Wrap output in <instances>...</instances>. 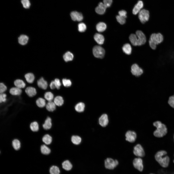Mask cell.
<instances>
[{
  "label": "cell",
  "instance_id": "1",
  "mask_svg": "<svg viewBox=\"0 0 174 174\" xmlns=\"http://www.w3.org/2000/svg\"><path fill=\"white\" fill-rule=\"evenodd\" d=\"M129 39L132 44L134 46L142 45L145 44L146 41L145 35L142 31L140 30L137 31L136 34H131Z\"/></svg>",
  "mask_w": 174,
  "mask_h": 174
},
{
  "label": "cell",
  "instance_id": "2",
  "mask_svg": "<svg viewBox=\"0 0 174 174\" xmlns=\"http://www.w3.org/2000/svg\"><path fill=\"white\" fill-rule=\"evenodd\" d=\"M164 37L160 33H154L150 36L148 44L152 50H155L157 45L161 44L163 41Z\"/></svg>",
  "mask_w": 174,
  "mask_h": 174
},
{
  "label": "cell",
  "instance_id": "3",
  "mask_svg": "<svg viewBox=\"0 0 174 174\" xmlns=\"http://www.w3.org/2000/svg\"><path fill=\"white\" fill-rule=\"evenodd\" d=\"M167 154L166 151L161 150L157 152L155 156L156 160L161 166L164 168L167 167L170 162V158Z\"/></svg>",
  "mask_w": 174,
  "mask_h": 174
},
{
  "label": "cell",
  "instance_id": "4",
  "mask_svg": "<svg viewBox=\"0 0 174 174\" xmlns=\"http://www.w3.org/2000/svg\"><path fill=\"white\" fill-rule=\"evenodd\" d=\"M156 128V129L153 132L154 135L156 137H162L167 133V128L164 124L162 123L161 125Z\"/></svg>",
  "mask_w": 174,
  "mask_h": 174
},
{
  "label": "cell",
  "instance_id": "5",
  "mask_svg": "<svg viewBox=\"0 0 174 174\" xmlns=\"http://www.w3.org/2000/svg\"><path fill=\"white\" fill-rule=\"evenodd\" d=\"M150 17L149 11L145 9H142L138 13V18L141 22L143 24L148 22L149 19Z\"/></svg>",
  "mask_w": 174,
  "mask_h": 174
},
{
  "label": "cell",
  "instance_id": "6",
  "mask_svg": "<svg viewBox=\"0 0 174 174\" xmlns=\"http://www.w3.org/2000/svg\"><path fill=\"white\" fill-rule=\"evenodd\" d=\"M118 161L111 158H107L105 160L104 165L106 168L112 170L115 168L118 164Z\"/></svg>",
  "mask_w": 174,
  "mask_h": 174
},
{
  "label": "cell",
  "instance_id": "7",
  "mask_svg": "<svg viewBox=\"0 0 174 174\" xmlns=\"http://www.w3.org/2000/svg\"><path fill=\"white\" fill-rule=\"evenodd\" d=\"M93 52L94 56L97 58H102L104 56L105 51L102 47L96 45L93 48Z\"/></svg>",
  "mask_w": 174,
  "mask_h": 174
},
{
  "label": "cell",
  "instance_id": "8",
  "mask_svg": "<svg viewBox=\"0 0 174 174\" xmlns=\"http://www.w3.org/2000/svg\"><path fill=\"white\" fill-rule=\"evenodd\" d=\"M133 153L134 155L139 157H143L145 155V152L142 145L138 144L134 147Z\"/></svg>",
  "mask_w": 174,
  "mask_h": 174
},
{
  "label": "cell",
  "instance_id": "9",
  "mask_svg": "<svg viewBox=\"0 0 174 174\" xmlns=\"http://www.w3.org/2000/svg\"><path fill=\"white\" fill-rule=\"evenodd\" d=\"M134 167L139 171H143L144 168L143 162L142 159L140 157L135 158L133 162Z\"/></svg>",
  "mask_w": 174,
  "mask_h": 174
},
{
  "label": "cell",
  "instance_id": "10",
  "mask_svg": "<svg viewBox=\"0 0 174 174\" xmlns=\"http://www.w3.org/2000/svg\"><path fill=\"white\" fill-rule=\"evenodd\" d=\"M131 72L132 74L136 76H139L143 73V69L136 64H133L131 67Z\"/></svg>",
  "mask_w": 174,
  "mask_h": 174
},
{
  "label": "cell",
  "instance_id": "11",
  "mask_svg": "<svg viewBox=\"0 0 174 174\" xmlns=\"http://www.w3.org/2000/svg\"><path fill=\"white\" fill-rule=\"evenodd\" d=\"M125 136L126 141L130 143H133L135 141L137 136L134 131L129 130L126 132Z\"/></svg>",
  "mask_w": 174,
  "mask_h": 174
},
{
  "label": "cell",
  "instance_id": "12",
  "mask_svg": "<svg viewBox=\"0 0 174 174\" xmlns=\"http://www.w3.org/2000/svg\"><path fill=\"white\" fill-rule=\"evenodd\" d=\"M70 16L72 19L74 21L80 22L82 21L83 19L82 14L77 11L72 12L70 14Z\"/></svg>",
  "mask_w": 174,
  "mask_h": 174
},
{
  "label": "cell",
  "instance_id": "13",
  "mask_svg": "<svg viewBox=\"0 0 174 174\" xmlns=\"http://www.w3.org/2000/svg\"><path fill=\"white\" fill-rule=\"evenodd\" d=\"M109 122L108 116L106 114H102L99 119V123L102 127L106 126L108 124Z\"/></svg>",
  "mask_w": 174,
  "mask_h": 174
},
{
  "label": "cell",
  "instance_id": "14",
  "mask_svg": "<svg viewBox=\"0 0 174 174\" xmlns=\"http://www.w3.org/2000/svg\"><path fill=\"white\" fill-rule=\"evenodd\" d=\"M144 4L141 0L138 1L135 5L133 10L132 13L134 15H136L139 13L143 7Z\"/></svg>",
  "mask_w": 174,
  "mask_h": 174
},
{
  "label": "cell",
  "instance_id": "15",
  "mask_svg": "<svg viewBox=\"0 0 174 174\" xmlns=\"http://www.w3.org/2000/svg\"><path fill=\"white\" fill-rule=\"evenodd\" d=\"M107 7L103 3L100 2L98 6L95 8L96 12L99 14H103L105 12Z\"/></svg>",
  "mask_w": 174,
  "mask_h": 174
},
{
  "label": "cell",
  "instance_id": "16",
  "mask_svg": "<svg viewBox=\"0 0 174 174\" xmlns=\"http://www.w3.org/2000/svg\"><path fill=\"white\" fill-rule=\"evenodd\" d=\"M37 84L39 88L44 90L46 89L48 86L47 81L43 77H41L37 80Z\"/></svg>",
  "mask_w": 174,
  "mask_h": 174
},
{
  "label": "cell",
  "instance_id": "17",
  "mask_svg": "<svg viewBox=\"0 0 174 174\" xmlns=\"http://www.w3.org/2000/svg\"><path fill=\"white\" fill-rule=\"evenodd\" d=\"M94 38L96 42L99 44L101 45L104 43V37L102 35L100 34L96 33L94 35Z\"/></svg>",
  "mask_w": 174,
  "mask_h": 174
},
{
  "label": "cell",
  "instance_id": "18",
  "mask_svg": "<svg viewBox=\"0 0 174 174\" xmlns=\"http://www.w3.org/2000/svg\"><path fill=\"white\" fill-rule=\"evenodd\" d=\"M25 92L29 97H32L36 94V89L34 87H27L25 90Z\"/></svg>",
  "mask_w": 174,
  "mask_h": 174
},
{
  "label": "cell",
  "instance_id": "19",
  "mask_svg": "<svg viewBox=\"0 0 174 174\" xmlns=\"http://www.w3.org/2000/svg\"><path fill=\"white\" fill-rule=\"evenodd\" d=\"M52 125L51 119L50 117H48L45 121L42 126L44 129L47 130L50 129Z\"/></svg>",
  "mask_w": 174,
  "mask_h": 174
},
{
  "label": "cell",
  "instance_id": "20",
  "mask_svg": "<svg viewBox=\"0 0 174 174\" xmlns=\"http://www.w3.org/2000/svg\"><path fill=\"white\" fill-rule=\"evenodd\" d=\"M106 28V24L103 22H99L97 24L96 26V29L97 31L99 32H102L104 31Z\"/></svg>",
  "mask_w": 174,
  "mask_h": 174
},
{
  "label": "cell",
  "instance_id": "21",
  "mask_svg": "<svg viewBox=\"0 0 174 174\" xmlns=\"http://www.w3.org/2000/svg\"><path fill=\"white\" fill-rule=\"evenodd\" d=\"M10 93L14 95H19L22 93V90L21 89L16 87H12L10 90Z\"/></svg>",
  "mask_w": 174,
  "mask_h": 174
},
{
  "label": "cell",
  "instance_id": "22",
  "mask_svg": "<svg viewBox=\"0 0 174 174\" xmlns=\"http://www.w3.org/2000/svg\"><path fill=\"white\" fill-rule=\"evenodd\" d=\"M42 141L46 145H49L52 141V137L49 135L47 134L45 135L43 137Z\"/></svg>",
  "mask_w": 174,
  "mask_h": 174
},
{
  "label": "cell",
  "instance_id": "23",
  "mask_svg": "<svg viewBox=\"0 0 174 174\" xmlns=\"http://www.w3.org/2000/svg\"><path fill=\"white\" fill-rule=\"evenodd\" d=\"M122 50L124 53L127 55H130L131 53L132 48L130 44L126 43L123 46Z\"/></svg>",
  "mask_w": 174,
  "mask_h": 174
},
{
  "label": "cell",
  "instance_id": "24",
  "mask_svg": "<svg viewBox=\"0 0 174 174\" xmlns=\"http://www.w3.org/2000/svg\"><path fill=\"white\" fill-rule=\"evenodd\" d=\"M28 40V37L25 35H22L18 38L19 43L20 44L23 45L26 44Z\"/></svg>",
  "mask_w": 174,
  "mask_h": 174
},
{
  "label": "cell",
  "instance_id": "25",
  "mask_svg": "<svg viewBox=\"0 0 174 174\" xmlns=\"http://www.w3.org/2000/svg\"><path fill=\"white\" fill-rule=\"evenodd\" d=\"M56 105L54 102L52 101L48 102L46 104V108L49 111L52 112L55 109Z\"/></svg>",
  "mask_w": 174,
  "mask_h": 174
},
{
  "label": "cell",
  "instance_id": "26",
  "mask_svg": "<svg viewBox=\"0 0 174 174\" xmlns=\"http://www.w3.org/2000/svg\"><path fill=\"white\" fill-rule=\"evenodd\" d=\"M24 76L27 81L29 83H33L35 80L34 75L31 73H26L25 75Z\"/></svg>",
  "mask_w": 174,
  "mask_h": 174
},
{
  "label": "cell",
  "instance_id": "27",
  "mask_svg": "<svg viewBox=\"0 0 174 174\" xmlns=\"http://www.w3.org/2000/svg\"><path fill=\"white\" fill-rule=\"evenodd\" d=\"M40 149L41 153L44 155H48L51 152L50 149L44 144L42 145L41 146Z\"/></svg>",
  "mask_w": 174,
  "mask_h": 174
},
{
  "label": "cell",
  "instance_id": "28",
  "mask_svg": "<svg viewBox=\"0 0 174 174\" xmlns=\"http://www.w3.org/2000/svg\"><path fill=\"white\" fill-rule=\"evenodd\" d=\"M74 57L73 54L70 51L66 52L63 56V58L66 62L72 60Z\"/></svg>",
  "mask_w": 174,
  "mask_h": 174
},
{
  "label": "cell",
  "instance_id": "29",
  "mask_svg": "<svg viewBox=\"0 0 174 174\" xmlns=\"http://www.w3.org/2000/svg\"><path fill=\"white\" fill-rule=\"evenodd\" d=\"M54 102L57 106H61L64 103V100L62 97L60 96H56L54 100Z\"/></svg>",
  "mask_w": 174,
  "mask_h": 174
},
{
  "label": "cell",
  "instance_id": "30",
  "mask_svg": "<svg viewBox=\"0 0 174 174\" xmlns=\"http://www.w3.org/2000/svg\"><path fill=\"white\" fill-rule=\"evenodd\" d=\"M14 85L20 88H23L26 86L25 83L24 81L21 79H17L15 80L14 82Z\"/></svg>",
  "mask_w": 174,
  "mask_h": 174
},
{
  "label": "cell",
  "instance_id": "31",
  "mask_svg": "<svg viewBox=\"0 0 174 174\" xmlns=\"http://www.w3.org/2000/svg\"><path fill=\"white\" fill-rule=\"evenodd\" d=\"M85 105L82 102H80L77 104L75 107V110L79 112H83L84 110Z\"/></svg>",
  "mask_w": 174,
  "mask_h": 174
},
{
  "label": "cell",
  "instance_id": "32",
  "mask_svg": "<svg viewBox=\"0 0 174 174\" xmlns=\"http://www.w3.org/2000/svg\"><path fill=\"white\" fill-rule=\"evenodd\" d=\"M62 165L63 168L67 171L70 170L72 167V164L69 160H67L64 161L62 163Z\"/></svg>",
  "mask_w": 174,
  "mask_h": 174
},
{
  "label": "cell",
  "instance_id": "33",
  "mask_svg": "<svg viewBox=\"0 0 174 174\" xmlns=\"http://www.w3.org/2000/svg\"><path fill=\"white\" fill-rule=\"evenodd\" d=\"M30 128L31 130L33 132L37 131L39 128V125L38 123L36 121L32 122L30 124Z\"/></svg>",
  "mask_w": 174,
  "mask_h": 174
},
{
  "label": "cell",
  "instance_id": "34",
  "mask_svg": "<svg viewBox=\"0 0 174 174\" xmlns=\"http://www.w3.org/2000/svg\"><path fill=\"white\" fill-rule=\"evenodd\" d=\"M12 145L13 148L16 150H19L21 146V143L17 139H14L12 141Z\"/></svg>",
  "mask_w": 174,
  "mask_h": 174
},
{
  "label": "cell",
  "instance_id": "35",
  "mask_svg": "<svg viewBox=\"0 0 174 174\" xmlns=\"http://www.w3.org/2000/svg\"><path fill=\"white\" fill-rule=\"evenodd\" d=\"M36 103L37 106L40 108H43L46 105L45 100L42 98H39L37 99Z\"/></svg>",
  "mask_w": 174,
  "mask_h": 174
},
{
  "label": "cell",
  "instance_id": "36",
  "mask_svg": "<svg viewBox=\"0 0 174 174\" xmlns=\"http://www.w3.org/2000/svg\"><path fill=\"white\" fill-rule=\"evenodd\" d=\"M71 141L74 144L78 145L81 142V138L78 136H73L71 138Z\"/></svg>",
  "mask_w": 174,
  "mask_h": 174
},
{
  "label": "cell",
  "instance_id": "37",
  "mask_svg": "<svg viewBox=\"0 0 174 174\" xmlns=\"http://www.w3.org/2000/svg\"><path fill=\"white\" fill-rule=\"evenodd\" d=\"M44 98L48 102L52 101L54 98V95L53 93L50 92H47L44 94Z\"/></svg>",
  "mask_w": 174,
  "mask_h": 174
},
{
  "label": "cell",
  "instance_id": "38",
  "mask_svg": "<svg viewBox=\"0 0 174 174\" xmlns=\"http://www.w3.org/2000/svg\"><path fill=\"white\" fill-rule=\"evenodd\" d=\"M50 174H59L60 171L58 167L53 166L50 168Z\"/></svg>",
  "mask_w": 174,
  "mask_h": 174
},
{
  "label": "cell",
  "instance_id": "39",
  "mask_svg": "<svg viewBox=\"0 0 174 174\" xmlns=\"http://www.w3.org/2000/svg\"><path fill=\"white\" fill-rule=\"evenodd\" d=\"M78 30L80 32H83L85 31L87 27L85 24L83 23H79L78 25Z\"/></svg>",
  "mask_w": 174,
  "mask_h": 174
},
{
  "label": "cell",
  "instance_id": "40",
  "mask_svg": "<svg viewBox=\"0 0 174 174\" xmlns=\"http://www.w3.org/2000/svg\"><path fill=\"white\" fill-rule=\"evenodd\" d=\"M62 82L63 86L65 87H69L72 85L71 80L68 79H63L62 80Z\"/></svg>",
  "mask_w": 174,
  "mask_h": 174
},
{
  "label": "cell",
  "instance_id": "41",
  "mask_svg": "<svg viewBox=\"0 0 174 174\" xmlns=\"http://www.w3.org/2000/svg\"><path fill=\"white\" fill-rule=\"evenodd\" d=\"M168 103L171 108L174 109V94L169 97Z\"/></svg>",
  "mask_w": 174,
  "mask_h": 174
},
{
  "label": "cell",
  "instance_id": "42",
  "mask_svg": "<svg viewBox=\"0 0 174 174\" xmlns=\"http://www.w3.org/2000/svg\"><path fill=\"white\" fill-rule=\"evenodd\" d=\"M21 2L23 7L26 9L29 8L30 6L29 0H21Z\"/></svg>",
  "mask_w": 174,
  "mask_h": 174
},
{
  "label": "cell",
  "instance_id": "43",
  "mask_svg": "<svg viewBox=\"0 0 174 174\" xmlns=\"http://www.w3.org/2000/svg\"><path fill=\"white\" fill-rule=\"evenodd\" d=\"M117 21L121 24H123L126 22V18L125 17L117 15L116 16Z\"/></svg>",
  "mask_w": 174,
  "mask_h": 174
},
{
  "label": "cell",
  "instance_id": "44",
  "mask_svg": "<svg viewBox=\"0 0 174 174\" xmlns=\"http://www.w3.org/2000/svg\"><path fill=\"white\" fill-rule=\"evenodd\" d=\"M7 89L6 86L2 83H0V93H3Z\"/></svg>",
  "mask_w": 174,
  "mask_h": 174
},
{
  "label": "cell",
  "instance_id": "45",
  "mask_svg": "<svg viewBox=\"0 0 174 174\" xmlns=\"http://www.w3.org/2000/svg\"><path fill=\"white\" fill-rule=\"evenodd\" d=\"M6 94L4 93H0V102H4L6 100Z\"/></svg>",
  "mask_w": 174,
  "mask_h": 174
},
{
  "label": "cell",
  "instance_id": "46",
  "mask_svg": "<svg viewBox=\"0 0 174 174\" xmlns=\"http://www.w3.org/2000/svg\"><path fill=\"white\" fill-rule=\"evenodd\" d=\"M103 2L107 8L110 7L112 4V0H103Z\"/></svg>",
  "mask_w": 174,
  "mask_h": 174
},
{
  "label": "cell",
  "instance_id": "47",
  "mask_svg": "<svg viewBox=\"0 0 174 174\" xmlns=\"http://www.w3.org/2000/svg\"><path fill=\"white\" fill-rule=\"evenodd\" d=\"M54 81L56 84V88L57 89H59L61 85V83L60 80L56 78L55 79Z\"/></svg>",
  "mask_w": 174,
  "mask_h": 174
},
{
  "label": "cell",
  "instance_id": "48",
  "mask_svg": "<svg viewBox=\"0 0 174 174\" xmlns=\"http://www.w3.org/2000/svg\"><path fill=\"white\" fill-rule=\"evenodd\" d=\"M119 15V16L125 17L126 18L127 17V12L125 10H122L118 12Z\"/></svg>",
  "mask_w": 174,
  "mask_h": 174
},
{
  "label": "cell",
  "instance_id": "49",
  "mask_svg": "<svg viewBox=\"0 0 174 174\" xmlns=\"http://www.w3.org/2000/svg\"><path fill=\"white\" fill-rule=\"evenodd\" d=\"M50 88L52 89H53L56 88V86L54 80L52 81L50 85Z\"/></svg>",
  "mask_w": 174,
  "mask_h": 174
},
{
  "label": "cell",
  "instance_id": "50",
  "mask_svg": "<svg viewBox=\"0 0 174 174\" xmlns=\"http://www.w3.org/2000/svg\"><path fill=\"white\" fill-rule=\"evenodd\" d=\"M162 124V123L160 121H157L154 122L153 123V124L154 126L157 128L161 125Z\"/></svg>",
  "mask_w": 174,
  "mask_h": 174
},
{
  "label": "cell",
  "instance_id": "51",
  "mask_svg": "<svg viewBox=\"0 0 174 174\" xmlns=\"http://www.w3.org/2000/svg\"><path fill=\"white\" fill-rule=\"evenodd\" d=\"M153 174V173H151V174Z\"/></svg>",
  "mask_w": 174,
  "mask_h": 174
},
{
  "label": "cell",
  "instance_id": "52",
  "mask_svg": "<svg viewBox=\"0 0 174 174\" xmlns=\"http://www.w3.org/2000/svg\"><path fill=\"white\" fill-rule=\"evenodd\" d=\"M173 162L174 163V160H173Z\"/></svg>",
  "mask_w": 174,
  "mask_h": 174
},
{
  "label": "cell",
  "instance_id": "53",
  "mask_svg": "<svg viewBox=\"0 0 174 174\" xmlns=\"http://www.w3.org/2000/svg\"></svg>",
  "mask_w": 174,
  "mask_h": 174
}]
</instances>
